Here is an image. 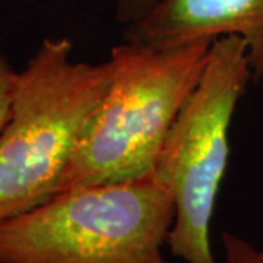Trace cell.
<instances>
[{
    "label": "cell",
    "instance_id": "obj_1",
    "mask_svg": "<svg viewBox=\"0 0 263 263\" xmlns=\"http://www.w3.org/2000/svg\"><path fill=\"white\" fill-rule=\"evenodd\" d=\"M111 66L73 57L69 38H46L16 73L0 132V221L60 192L67 165L107 92Z\"/></svg>",
    "mask_w": 263,
    "mask_h": 263
},
{
    "label": "cell",
    "instance_id": "obj_2",
    "mask_svg": "<svg viewBox=\"0 0 263 263\" xmlns=\"http://www.w3.org/2000/svg\"><path fill=\"white\" fill-rule=\"evenodd\" d=\"M211 44L155 48L124 40L111 48L110 85L60 192L152 176L162 145L202 76Z\"/></svg>",
    "mask_w": 263,
    "mask_h": 263
},
{
    "label": "cell",
    "instance_id": "obj_3",
    "mask_svg": "<svg viewBox=\"0 0 263 263\" xmlns=\"http://www.w3.org/2000/svg\"><path fill=\"white\" fill-rule=\"evenodd\" d=\"M173 219L154 176L67 189L0 221V263H167Z\"/></svg>",
    "mask_w": 263,
    "mask_h": 263
},
{
    "label": "cell",
    "instance_id": "obj_4",
    "mask_svg": "<svg viewBox=\"0 0 263 263\" xmlns=\"http://www.w3.org/2000/svg\"><path fill=\"white\" fill-rule=\"evenodd\" d=\"M250 81L245 41L233 35L215 40L162 145L152 176L173 199L167 246L183 262L218 263L211 246L212 216L228 167L230 126Z\"/></svg>",
    "mask_w": 263,
    "mask_h": 263
},
{
    "label": "cell",
    "instance_id": "obj_5",
    "mask_svg": "<svg viewBox=\"0 0 263 263\" xmlns=\"http://www.w3.org/2000/svg\"><path fill=\"white\" fill-rule=\"evenodd\" d=\"M123 35L155 48L238 37L247 47L252 82L263 78V0H157L143 18L124 25Z\"/></svg>",
    "mask_w": 263,
    "mask_h": 263
},
{
    "label": "cell",
    "instance_id": "obj_6",
    "mask_svg": "<svg viewBox=\"0 0 263 263\" xmlns=\"http://www.w3.org/2000/svg\"><path fill=\"white\" fill-rule=\"evenodd\" d=\"M226 263H263V250L233 233H222Z\"/></svg>",
    "mask_w": 263,
    "mask_h": 263
},
{
    "label": "cell",
    "instance_id": "obj_7",
    "mask_svg": "<svg viewBox=\"0 0 263 263\" xmlns=\"http://www.w3.org/2000/svg\"><path fill=\"white\" fill-rule=\"evenodd\" d=\"M16 73L18 72L10 66L3 54H0V132L9 116Z\"/></svg>",
    "mask_w": 263,
    "mask_h": 263
},
{
    "label": "cell",
    "instance_id": "obj_8",
    "mask_svg": "<svg viewBox=\"0 0 263 263\" xmlns=\"http://www.w3.org/2000/svg\"><path fill=\"white\" fill-rule=\"evenodd\" d=\"M157 0H116V18L123 25H129L143 18Z\"/></svg>",
    "mask_w": 263,
    "mask_h": 263
},
{
    "label": "cell",
    "instance_id": "obj_9",
    "mask_svg": "<svg viewBox=\"0 0 263 263\" xmlns=\"http://www.w3.org/2000/svg\"><path fill=\"white\" fill-rule=\"evenodd\" d=\"M262 250H263V249H262Z\"/></svg>",
    "mask_w": 263,
    "mask_h": 263
}]
</instances>
